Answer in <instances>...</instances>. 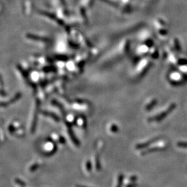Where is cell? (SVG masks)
<instances>
[{
	"label": "cell",
	"instance_id": "1",
	"mask_svg": "<svg viewBox=\"0 0 187 187\" xmlns=\"http://www.w3.org/2000/svg\"><path fill=\"white\" fill-rule=\"evenodd\" d=\"M158 139H153V140H151L149 141H148V142H146V143H140V144H138L136 146H135V148H136L137 149H144V148H147L148 146L150 145L151 144L153 143L156 142L157 140Z\"/></svg>",
	"mask_w": 187,
	"mask_h": 187
},
{
	"label": "cell",
	"instance_id": "2",
	"mask_svg": "<svg viewBox=\"0 0 187 187\" xmlns=\"http://www.w3.org/2000/svg\"><path fill=\"white\" fill-rule=\"evenodd\" d=\"M161 149H162V148H151V149H148V150H146L145 151H143V152H142V154L146 155V154H149V153L156 152V151H157L159 150H161Z\"/></svg>",
	"mask_w": 187,
	"mask_h": 187
},
{
	"label": "cell",
	"instance_id": "3",
	"mask_svg": "<svg viewBox=\"0 0 187 187\" xmlns=\"http://www.w3.org/2000/svg\"><path fill=\"white\" fill-rule=\"evenodd\" d=\"M123 180H124V175L122 174H120L118 177V182L116 187H122Z\"/></svg>",
	"mask_w": 187,
	"mask_h": 187
},
{
	"label": "cell",
	"instance_id": "4",
	"mask_svg": "<svg viewBox=\"0 0 187 187\" xmlns=\"http://www.w3.org/2000/svg\"><path fill=\"white\" fill-rule=\"evenodd\" d=\"M86 170H88V171H91L92 169V164L91 162H90V160H88V161L86 162Z\"/></svg>",
	"mask_w": 187,
	"mask_h": 187
},
{
	"label": "cell",
	"instance_id": "5",
	"mask_svg": "<svg viewBox=\"0 0 187 187\" xmlns=\"http://www.w3.org/2000/svg\"><path fill=\"white\" fill-rule=\"evenodd\" d=\"M137 185L136 184V183L134 182H133V183H130V184H128L126 187H137Z\"/></svg>",
	"mask_w": 187,
	"mask_h": 187
},
{
	"label": "cell",
	"instance_id": "6",
	"mask_svg": "<svg viewBox=\"0 0 187 187\" xmlns=\"http://www.w3.org/2000/svg\"><path fill=\"white\" fill-rule=\"evenodd\" d=\"M130 179L131 181L134 182V181H136V180L137 179V176H132V177H130Z\"/></svg>",
	"mask_w": 187,
	"mask_h": 187
},
{
	"label": "cell",
	"instance_id": "7",
	"mask_svg": "<svg viewBox=\"0 0 187 187\" xmlns=\"http://www.w3.org/2000/svg\"><path fill=\"white\" fill-rule=\"evenodd\" d=\"M77 187H88V186H83V185H77Z\"/></svg>",
	"mask_w": 187,
	"mask_h": 187
}]
</instances>
